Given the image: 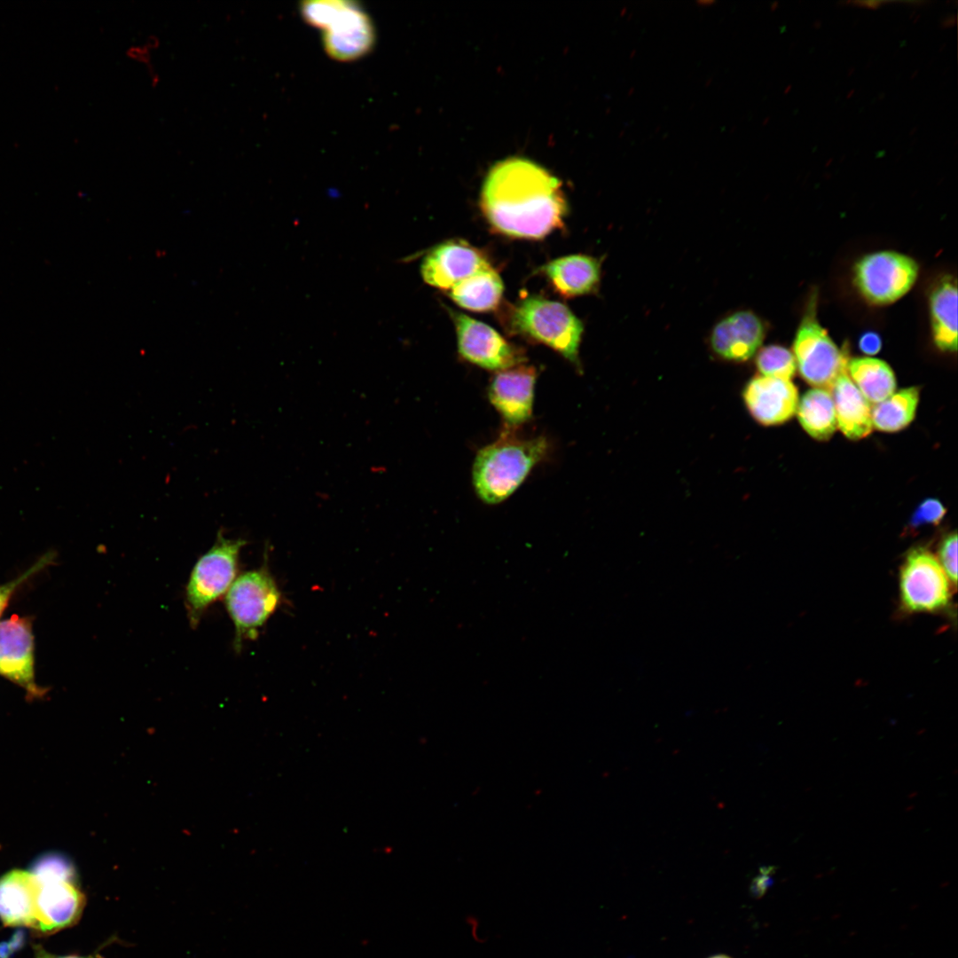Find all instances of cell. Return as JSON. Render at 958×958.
<instances>
[{"mask_svg":"<svg viewBox=\"0 0 958 958\" xmlns=\"http://www.w3.org/2000/svg\"><path fill=\"white\" fill-rule=\"evenodd\" d=\"M480 201L490 224L515 238L541 239L560 228L567 213L560 180L521 157L502 160L491 168Z\"/></svg>","mask_w":958,"mask_h":958,"instance_id":"obj_1","label":"cell"},{"mask_svg":"<svg viewBox=\"0 0 958 958\" xmlns=\"http://www.w3.org/2000/svg\"><path fill=\"white\" fill-rule=\"evenodd\" d=\"M547 449L545 437L519 438L510 434L482 448L472 472L477 496L487 504L505 500L543 459Z\"/></svg>","mask_w":958,"mask_h":958,"instance_id":"obj_2","label":"cell"},{"mask_svg":"<svg viewBox=\"0 0 958 958\" xmlns=\"http://www.w3.org/2000/svg\"><path fill=\"white\" fill-rule=\"evenodd\" d=\"M514 329L578 364L581 321L564 304L538 296L522 301L512 315Z\"/></svg>","mask_w":958,"mask_h":958,"instance_id":"obj_3","label":"cell"},{"mask_svg":"<svg viewBox=\"0 0 958 958\" xmlns=\"http://www.w3.org/2000/svg\"><path fill=\"white\" fill-rule=\"evenodd\" d=\"M243 539H229L218 532L213 546L201 555L191 572L185 606L192 626L210 604L224 594L235 580Z\"/></svg>","mask_w":958,"mask_h":958,"instance_id":"obj_4","label":"cell"},{"mask_svg":"<svg viewBox=\"0 0 958 958\" xmlns=\"http://www.w3.org/2000/svg\"><path fill=\"white\" fill-rule=\"evenodd\" d=\"M279 600V590L266 568L247 571L235 578L225 597L235 626V648H240L245 640L257 638Z\"/></svg>","mask_w":958,"mask_h":958,"instance_id":"obj_5","label":"cell"},{"mask_svg":"<svg viewBox=\"0 0 958 958\" xmlns=\"http://www.w3.org/2000/svg\"><path fill=\"white\" fill-rule=\"evenodd\" d=\"M902 609L908 613H936L950 603L951 585L937 557L924 547L907 554L899 573Z\"/></svg>","mask_w":958,"mask_h":958,"instance_id":"obj_6","label":"cell"},{"mask_svg":"<svg viewBox=\"0 0 958 958\" xmlns=\"http://www.w3.org/2000/svg\"><path fill=\"white\" fill-rule=\"evenodd\" d=\"M793 355L802 378L814 388L829 392L848 361L847 354L821 326L813 310L807 311L797 331Z\"/></svg>","mask_w":958,"mask_h":958,"instance_id":"obj_7","label":"cell"},{"mask_svg":"<svg viewBox=\"0 0 958 958\" xmlns=\"http://www.w3.org/2000/svg\"><path fill=\"white\" fill-rule=\"evenodd\" d=\"M916 262L895 251H879L863 256L854 267V282L871 303L885 305L904 296L918 277Z\"/></svg>","mask_w":958,"mask_h":958,"instance_id":"obj_8","label":"cell"},{"mask_svg":"<svg viewBox=\"0 0 958 958\" xmlns=\"http://www.w3.org/2000/svg\"><path fill=\"white\" fill-rule=\"evenodd\" d=\"M0 675L23 688L28 699L41 698L48 691L35 681L30 617L13 615L0 621Z\"/></svg>","mask_w":958,"mask_h":958,"instance_id":"obj_9","label":"cell"},{"mask_svg":"<svg viewBox=\"0 0 958 958\" xmlns=\"http://www.w3.org/2000/svg\"><path fill=\"white\" fill-rule=\"evenodd\" d=\"M326 54L338 61H352L366 55L375 43V30L368 14L353 1L340 0L323 30Z\"/></svg>","mask_w":958,"mask_h":958,"instance_id":"obj_10","label":"cell"},{"mask_svg":"<svg viewBox=\"0 0 958 958\" xmlns=\"http://www.w3.org/2000/svg\"><path fill=\"white\" fill-rule=\"evenodd\" d=\"M36 878L40 887L34 931L47 935L76 923L85 906V896L78 886L76 873Z\"/></svg>","mask_w":958,"mask_h":958,"instance_id":"obj_11","label":"cell"},{"mask_svg":"<svg viewBox=\"0 0 958 958\" xmlns=\"http://www.w3.org/2000/svg\"><path fill=\"white\" fill-rule=\"evenodd\" d=\"M458 349L467 361L488 370L503 371L516 366L522 357L490 326L462 313H452Z\"/></svg>","mask_w":958,"mask_h":958,"instance_id":"obj_12","label":"cell"},{"mask_svg":"<svg viewBox=\"0 0 958 958\" xmlns=\"http://www.w3.org/2000/svg\"><path fill=\"white\" fill-rule=\"evenodd\" d=\"M490 264L475 247L464 241L451 240L434 247L424 258L420 271L428 285L451 290Z\"/></svg>","mask_w":958,"mask_h":958,"instance_id":"obj_13","label":"cell"},{"mask_svg":"<svg viewBox=\"0 0 958 958\" xmlns=\"http://www.w3.org/2000/svg\"><path fill=\"white\" fill-rule=\"evenodd\" d=\"M751 417L763 426L780 425L793 417L799 402L797 387L789 380L758 375L742 390Z\"/></svg>","mask_w":958,"mask_h":958,"instance_id":"obj_14","label":"cell"},{"mask_svg":"<svg viewBox=\"0 0 958 958\" xmlns=\"http://www.w3.org/2000/svg\"><path fill=\"white\" fill-rule=\"evenodd\" d=\"M537 373L532 366L520 365L498 372L489 387V399L511 426L526 422L531 416Z\"/></svg>","mask_w":958,"mask_h":958,"instance_id":"obj_15","label":"cell"},{"mask_svg":"<svg viewBox=\"0 0 958 958\" xmlns=\"http://www.w3.org/2000/svg\"><path fill=\"white\" fill-rule=\"evenodd\" d=\"M765 337V326L753 312H734L713 327L710 338L713 352L731 362H744L755 355Z\"/></svg>","mask_w":958,"mask_h":958,"instance_id":"obj_16","label":"cell"},{"mask_svg":"<svg viewBox=\"0 0 958 958\" xmlns=\"http://www.w3.org/2000/svg\"><path fill=\"white\" fill-rule=\"evenodd\" d=\"M40 883L23 869H13L0 877V920L5 926L35 929Z\"/></svg>","mask_w":958,"mask_h":958,"instance_id":"obj_17","label":"cell"},{"mask_svg":"<svg viewBox=\"0 0 958 958\" xmlns=\"http://www.w3.org/2000/svg\"><path fill=\"white\" fill-rule=\"evenodd\" d=\"M837 428L849 439L866 437L872 431L871 406L849 377L846 368L830 391Z\"/></svg>","mask_w":958,"mask_h":958,"instance_id":"obj_18","label":"cell"},{"mask_svg":"<svg viewBox=\"0 0 958 958\" xmlns=\"http://www.w3.org/2000/svg\"><path fill=\"white\" fill-rule=\"evenodd\" d=\"M544 271L554 289L562 296L572 297L589 294L600 281L599 262L588 255H572L557 258L547 263Z\"/></svg>","mask_w":958,"mask_h":958,"instance_id":"obj_19","label":"cell"},{"mask_svg":"<svg viewBox=\"0 0 958 958\" xmlns=\"http://www.w3.org/2000/svg\"><path fill=\"white\" fill-rule=\"evenodd\" d=\"M930 310L934 342L943 350L957 349V287L950 277L939 280L930 297Z\"/></svg>","mask_w":958,"mask_h":958,"instance_id":"obj_20","label":"cell"},{"mask_svg":"<svg viewBox=\"0 0 958 958\" xmlns=\"http://www.w3.org/2000/svg\"><path fill=\"white\" fill-rule=\"evenodd\" d=\"M846 371L869 404H878L895 392L894 373L883 360L868 357L848 359Z\"/></svg>","mask_w":958,"mask_h":958,"instance_id":"obj_21","label":"cell"},{"mask_svg":"<svg viewBox=\"0 0 958 958\" xmlns=\"http://www.w3.org/2000/svg\"><path fill=\"white\" fill-rule=\"evenodd\" d=\"M449 291L450 297L462 308L473 311H488L499 304L503 294V283L490 265L460 281Z\"/></svg>","mask_w":958,"mask_h":958,"instance_id":"obj_22","label":"cell"},{"mask_svg":"<svg viewBox=\"0 0 958 958\" xmlns=\"http://www.w3.org/2000/svg\"><path fill=\"white\" fill-rule=\"evenodd\" d=\"M796 412L803 428L815 439H828L837 428L832 395L826 389L805 392Z\"/></svg>","mask_w":958,"mask_h":958,"instance_id":"obj_23","label":"cell"},{"mask_svg":"<svg viewBox=\"0 0 958 958\" xmlns=\"http://www.w3.org/2000/svg\"><path fill=\"white\" fill-rule=\"evenodd\" d=\"M919 402L915 387L894 392L885 400L871 407L872 425L883 432H896L914 420Z\"/></svg>","mask_w":958,"mask_h":958,"instance_id":"obj_24","label":"cell"},{"mask_svg":"<svg viewBox=\"0 0 958 958\" xmlns=\"http://www.w3.org/2000/svg\"><path fill=\"white\" fill-rule=\"evenodd\" d=\"M756 366L760 375L789 381L797 368L793 353L779 345H769L759 349Z\"/></svg>","mask_w":958,"mask_h":958,"instance_id":"obj_25","label":"cell"},{"mask_svg":"<svg viewBox=\"0 0 958 958\" xmlns=\"http://www.w3.org/2000/svg\"><path fill=\"white\" fill-rule=\"evenodd\" d=\"M55 557L56 553L53 551H49L43 555H42L32 566H30L19 577L9 582L0 585V616L4 611L12 595L16 593L18 588H20V586L23 585L32 576L38 573L40 570L43 569L45 567L52 563L55 560Z\"/></svg>","mask_w":958,"mask_h":958,"instance_id":"obj_26","label":"cell"},{"mask_svg":"<svg viewBox=\"0 0 958 958\" xmlns=\"http://www.w3.org/2000/svg\"><path fill=\"white\" fill-rule=\"evenodd\" d=\"M946 507L937 499H926L913 513L909 529L915 530L923 525H938L946 514Z\"/></svg>","mask_w":958,"mask_h":958,"instance_id":"obj_27","label":"cell"},{"mask_svg":"<svg viewBox=\"0 0 958 958\" xmlns=\"http://www.w3.org/2000/svg\"><path fill=\"white\" fill-rule=\"evenodd\" d=\"M956 552L957 534L954 531L946 535L941 540L938 550V561L954 587L957 583Z\"/></svg>","mask_w":958,"mask_h":958,"instance_id":"obj_28","label":"cell"},{"mask_svg":"<svg viewBox=\"0 0 958 958\" xmlns=\"http://www.w3.org/2000/svg\"><path fill=\"white\" fill-rule=\"evenodd\" d=\"M859 347L866 355H876L881 349L882 341L877 334L868 332L860 337Z\"/></svg>","mask_w":958,"mask_h":958,"instance_id":"obj_29","label":"cell"},{"mask_svg":"<svg viewBox=\"0 0 958 958\" xmlns=\"http://www.w3.org/2000/svg\"><path fill=\"white\" fill-rule=\"evenodd\" d=\"M35 958H100V957H98V956H93V955H90V956H81V955H56V954H53L48 953V952H47V951H46V950H45V949H44L43 947H42L41 946H35Z\"/></svg>","mask_w":958,"mask_h":958,"instance_id":"obj_30","label":"cell"},{"mask_svg":"<svg viewBox=\"0 0 958 958\" xmlns=\"http://www.w3.org/2000/svg\"><path fill=\"white\" fill-rule=\"evenodd\" d=\"M885 3L886 2H884V1H854V2H852V4H857V5L862 6V7L870 8V9H877L883 4H885Z\"/></svg>","mask_w":958,"mask_h":958,"instance_id":"obj_31","label":"cell"},{"mask_svg":"<svg viewBox=\"0 0 958 958\" xmlns=\"http://www.w3.org/2000/svg\"><path fill=\"white\" fill-rule=\"evenodd\" d=\"M955 24H956V15H954V14L946 16L941 21V27H945V28L949 27H953Z\"/></svg>","mask_w":958,"mask_h":958,"instance_id":"obj_32","label":"cell"},{"mask_svg":"<svg viewBox=\"0 0 958 958\" xmlns=\"http://www.w3.org/2000/svg\"><path fill=\"white\" fill-rule=\"evenodd\" d=\"M854 91H855L854 90H850L849 93L847 94L846 98H850L854 94Z\"/></svg>","mask_w":958,"mask_h":958,"instance_id":"obj_33","label":"cell"},{"mask_svg":"<svg viewBox=\"0 0 958 958\" xmlns=\"http://www.w3.org/2000/svg\"><path fill=\"white\" fill-rule=\"evenodd\" d=\"M711 958H729V957L726 956V955H716V956H712Z\"/></svg>","mask_w":958,"mask_h":958,"instance_id":"obj_34","label":"cell"},{"mask_svg":"<svg viewBox=\"0 0 958 958\" xmlns=\"http://www.w3.org/2000/svg\"><path fill=\"white\" fill-rule=\"evenodd\" d=\"M813 26L816 27H819L821 26V22L819 20H817V21L814 22Z\"/></svg>","mask_w":958,"mask_h":958,"instance_id":"obj_35","label":"cell"},{"mask_svg":"<svg viewBox=\"0 0 958 958\" xmlns=\"http://www.w3.org/2000/svg\"><path fill=\"white\" fill-rule=\"evenodd\" d=\"M853 71H854V68H853V67H852V69H849V73H848V75H851V74H852V73H853Z\"/></svg>","mask_w":958,"mask_h":958,"instance_id":"obj_36","label":"cell"},{"mask_svg":"<svg viewBox=\"0 0 958 958\" xmlns=\"http://www.w3.org/2000/svg\"><path fill=\"white\" fill-rule=\"evenodd\" d=\"M832 161H833V159H832V158H831V159H829V160H828V161H827V164H826V166L829 165V164H830V163L832 162Z\"/></svg>","mask_w":958,"mask_h":958,"instance_id":"obj_37","label":"cell"},{"mask_svg":"<svg viewBox=\"0 0 958 958\" xmlns=\"http://www.w3.org/2000/svg\"><path fill=\"white\" fill-rule=\"evenodd\" d=\"M790 88H791V85H789V87L785 90V93H787L790 90Z\"/></svg>","mask_w":958,"mask_h":958,"instance_id":"obj_38","label":"cell"},{"mask_svg":"<svg viewBox=\"0 0 958 958\" xmlns=\"http://www.w3.org/2000/svg\"><path fill=\"white\" fill-rule=\"evenodd\" d=\"M917 73H918V71H917V70H916L915 72H914V74L912 75L911 78H914V76H915V75H917Z\"/></svg>","mask_w":958,"mask_h":958,"instance_id":"obj_39","label":"cell"}]
</instances>
